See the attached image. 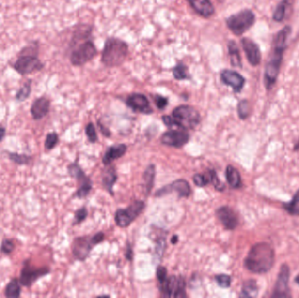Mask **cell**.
Returning <instances> with one entry per match:
<instances>
[{"mask_svg":"<svg viewBox=\"0 0 299 298\" xmlns=\"http://www.w3.org/2000/svg\"><path fill=\"white\" fill-rule=\"evenodd\" d=\"M291 32V27L286 26L273 40V52L271 57L265 67L264 72V83L268 90L272 89L280 73L283 54L287 45V40Z\"/></svg>","mask_w":299,"mask_h":298,"instance_id":"1","label":"cell"},{"mask_svg":"<svg viewBox=\"0 0 299 298\" xmlns=\"http://www.w3.org/2000/svg\"><path fill=\"white\" fill-rule=\"evenodd\" d=\"M275 251L270 244L260 242L254 245L244 260V266L254 274H264L272 268Z\"/></svg>","mask_w":299,"mask_h":298,"instance_id":"2","label":"cell"},{"mask_svg":"<svg viewBox=\"0 0 299 298\" xmlns=\"http://www.w3.org/2000/svg\"><path fill=\"white\" fill-rule=\"evenodd\" d=\"M38 54V44L27 45L20 51L18 59L14 61L12 67L22 76L41 71L45 65L40 60Z\"/></svg>","mask_w":299,"mask_h":298,"instance_id":"3","label":"cell"},{"mask_svg":"<svg viewBox=\"0 0 299 298\" xmlns=\"http://www.w3.org/2000/svg\"><path fill=\"white\" fill-rule=\"evenodd\" d=\"M128 52V45L125 42L116 38H110L104 45L102 61L105 66L110 68L120 66L126 59Z\"/></svg>","mask_w":299,"mask_h":298,"instance_id":"4","label":"cell"},{"mask_svg":"<svg viewBox=\"0 0 299 298\" xmlns=\"http://www.w3.org/2000/svg\"><path fill=\"white\" fill-rule=\"evenodd\" d=\"M173 118L178 128L182 130L195 129L201 122V115L195 108L189 105H181L174 108Z\"/></svg>","mask_w":299,"mask_h":298,"instance_id":"5","label":"cell"},{"mask_svg":"<svg viewBox=\"0 0 299 298\" xmlns=\"http://www.w3.org/2000/svg\"><path fill=\"white\" fill-rule=\"evenodd\" d=\"M255 16L251 10L245 9L227 18L228 29L237 36L245 33L254 25Z\"/></svg>","mask_w":299,"mask_h":298,"instance_id":"6","label":"cell"},{"mask_svg":"<svg viewBox=\"0 0 299 298\" xmlns=\"http://www.w3.org/2000/svg\"><path fill=\"white\" fill-rule=\"evenodd\" d=\"M145 204L141 200H137L125 209H118L115 214L116 225L122 228L130 226L132 222L143 212Z\"/></svg>","mask_w":299,"mask_h":298,"instance_id":"7","label":"cell"},{"mask_svg":"<svg viewBox=\"0 0 299 298\" xmlns=\"http://www.w3.org/2000/svg\"><path fill=\"white\" fill-rule=\"evenodd\" d=\"M162 296L165 298H185L186 282L181 276H172L167 277L160 284Z\"/></svg>","mask_w":299,"mask_h":298,"instance_id":"8","label":"cell"},{"mask_svg":"<svg viewBox=\"0 0 299 298\" xmlns=\"http://www.w3.org/2000/svg\"><path fill=\"white\" fill-rule=\"evenodd\" d=\"M97 54V50L91 41L81 43L73 50L70 55V61L74 66H82L90 61Z\"/></svg>","mask_w":299,"mask_h":298,"instance_id":"9","label":"cell"},{"mask_svg":"<svg viewBox=\"0 0 299 298\" xmlns=\"http://www.w3.org/2000/svg\"><path fill=\"white\" fill-rule=\"evenodd\" d=\"M68 173L72 178L76 179V180L80 183V186L76 192V197L80 199L87 197L92 189V183L90 179L85 175L84 172L81 170V168L77 164H71L68 166Z\"/></svg>","mask_w":299,"mask_h":298,"instance_id":"10","label":"cell"},{"mask_svg":"<svg viewBox=\"0 0 299 298\" xmlns=\"http://www.w3.org/2000/svg\"><path fill=\"white\" fill-rule=\"evenodd\" d=\"M290 268L287 264H283L275 285L272 298H289L291 297L289 289Z\"/></svg>","mask_w":299,"mask_h":298,"instance_id":"11","label":"cell"},{"mask_svg":"<svg viewBox=\"0 0 299 298\" xmlns=\"http://www.w3.org/2000/svg\"><path fill=\"white\" fill-rule=\"evenodd\" d=\"M94 246L95 245L93 242L92 237H77L72 244V252L77 260L83 261L89 256L90 251Z\"/></svg>","mask_w":299,"mask_h":298,"instance_id":"12","label":"cell"},{"mask_svg":"<svg viewBox=\"0 0 299 298\" xmlns=\"http://www.w3.org/2000/svg\"><path fill=\"white\" fill-rule=\"evenodd\" d=\"M190 139V135L187 131H169L164 133L161 136L160 141L163 145L180 148L187 145Z\"/></svg>","mask_w":299,"mask_h":298,"instance_id":"13","label":"cell"},{"mask_svg":"<svg viewBox=\"0 0 299 298\" xmlns=\"http://www.w3.org/2000/svg\"><path fill=\"white\" fill-rule=\"evenodd\" d=\"M172 191H174L179 195V198H188L192 194L191 186L188 181L185 179H177L171 185H165L156 193L157 197H162L168 194Z\"/></svg>","mask_w":299,"mask_h":298,"instance_id":"14","label":"cell"},{"mask_svg":"<svg viewBox=\"0 0 299 298\" xmlns=\"http://www.w3.org/2000/svg\"><path fill=\"white\" fill-rule=\"evenodd\" d=\"M49 273L48 268H34L26 264L20 273L19 282L25 287H30L40 277Z\"/></svg>","mask_w":299,"mask_h":298,"instance_id":"15","label":"cell"},{"mask_svg":"<svg viewBox=\"0 0 299 298\" xmlns=\"http://www.w3.org/2000/svg\"><path fill=\"white\" fill-rule=\"evenodd\" d=\"M216 215L224 227L228 230L236 229L239 224V219L236 213L232 208L227 206L218 208L216 211Z\"/></svg>","mask_w":299,"mask_h":298,"instance_id":"16","label":"cell"},{"mask_svg":"<svg viewBox=\"0 0 299 298\" xmlns=\"http://www.w3.org/2000/svg\"><path fill=\"white\" fill-rule=\"evenodd\" d=\"M220 79L224 84L231 87L236 93H240L245 84L244 77L232 70H223L220 73Z\"/></svg>","mask_w":299,"mask_h":298,"instance_id":"17","label":"cell"},{"mask_svg":"<svg viewBox=\"0 0 299 298\" xmlns=\"http://www.w3.org/2000/svg\"><path fill=\"white\" fill-rule=\"evenodd\" d=\"M241 45L244 50L247 60H249L250 65L253 67H256L261 63V52L259 46L248 38H243L241 40Z\"/></svg>","mask_w":299,"mask_h":298,"instance_id":"18","label":"cell"},{"mask_svg":"<svg viewBox=\"0 0 299 298\" xmlns=\"http://www.w3.org/2000/svg\"><path fill=\"white\" fill-rule=\"evenodd\" d=\"M126 104L137 112L143 114L152 113V108H151L149 100L145 95L142 94H133L130 95L127 98Z\"/></svg>","mask_w":299,"mask_h":298,"instance_id":"19","label":"cell"},{"mask_svg":"<svg viewBox=\"0 0 299 298\" xmlns=\"http://www.w3.org/2000/svg\"><path fill=\"white\" fill-rule=\"evenodd\" d=\"M50 110V101L45 96H41L37 98L31 104V111L32 118L38 121L45 118Z\"/></svg>","mask_w":299,"mask_h":298,"instance_id":"20","label":"cell"},{"mask_svg":"<svg viewBox=\"0 0 299 298\" xmlns=\"http://www.w3.org/2000/svg\"><path fill=\"white\" fill-rule=\"evenodd\" d=\"M192 9L204 18H210L215 14V7L210 0H188Z\"/></svg>","mask_w":299,"mask_h":298,"instance_id":"21","label":"cell"},{"mask_svg":"<svg viewBox=\"0 0 299 298\" xmlns=\"http://www.w3.org/2000/svg\"><path fill=\"white\" fill-rule=\"evenodd\" d=\"M127 150V146L124 144L112 145L108 148L103 156V162L105 165L110 164L113 161L120 158L125 155Z\"/></svg>","mask_w":299,"mask_h":298,"instance_id":"22","label":"cell"},{"mask_svg":"<svg viewBox=\"0 0 299 298\" xmlns=\"http://www.w3.org/2000/svg\"><path fill=\"white\" fill-rule=\"evenodd\" d=\"M226 178L228 185L234 189L241 187V178L240 172L232 165H228V167L226 168Z\"/></svg>","mask_w":299,"mask_h":298,"instance_id":"23","label":"cell"},{"mask_svg":"<svg viewBox=\"0 0 299 298\" xmlns=\"http://www.w3.org/2000/svg\"><path fill=\"white\" fill-rule=\"evenodd\" d=\"M117 179L116 169L114 167H109L104 172L103 176V184L108 192L110 194H113V186Z\"/></svg>","mask_w":299,"mask_h":298,"instance_id":"24","label":"cell"},{"mask_svg":"<svg viewBox=\"0 0 299 298\" xmlns=\"http://www.w3.org/2000/svg\"><path fill=\"white\" fill-rule=\"evenodd\" d=\"M228 54L230 56V62L233 67L241 68V58L239 47L234 41H230L228 44Z\"/></svg>","mask_w":299,"mask_h":298,"instance_id":"25","label":"cell"},{"mask_svg":"<svg viewBox=\"0 0 299 298\" xmlns=\"http://www.w3.org/2000/svg\"><path fill=\"white\" fill-rule=\"evenodd\" d=\"M21 294V283L20 282L14 278L10 281L7 286L5 287V295L6 298H17L20 297Z\"/></svg>","mask_w":299,"mask_h":298,"instance_id":"26","label":"cell"},{"mask_svg":"<svg viewBox=\"0 0 299 298\" xmlns=\"http://www.w3.org/2000/svg\"><path fill=\"white\" fill-rule=\"evenodd\" d=\"M258 294V287L256 282L254 280L246 281L242 285L241 293L240 296L241 298H254Z\"/></svg>","mask_w":299,"mask_h":298,"instance_id":"27","label":"cell"},{"mask_svg":"<svg viewBox=\"0 0 299 298\" xmlns=\"http://www.w3.org/2000/svg\"><path fill=\"white\" fill-rule=\"evenodd\" d=\"M155 174H156V170H155V166L153 164L149 165L143 173V181H144V185H145L146 192L148 194L151 193L153 185H154Z\"/></svg>","mask_w":299,"mask_h":298,"instance_id":"28","label":"cell"},{"mask_svg":"<svg viewBox=\"0 0 299 298\" xmlns=\"http://www.w3.org/2000/svg\"><path fill=\"white\" fill-rule=\"evenodd\" d=\"M31 93V80L29 79L27 80L22 86L20 87L18 89V90L16 93L15 95V99L17 100L18 102H25L26 100L30 96Z\"/></svg>","mask_w":299,"mask_h":298,"instance_id":"29","label":"cell"},{"mask_svg":"<svg viewBox=\"0 0 299 298\" xmlns=\"http://www.w3.org/2000/svg\"><path fill=\"white\" fill-rule=\"evenodd\" d=\"M283 208L291 215H299V189L290 202L283 204Z\"/></svg>","mask_w":299,"mask_h":298,"instance_id":"30","label":"cell"},{"mask_svg":"<svg viewBox=\"0 0 299 298\" xmlns=\"http://www.w3.org/2000/svg\"><path fill=\"white\" fill-rule=\"evenodd\" d=\"M237 111L239 118L244 120L250 117V106L249 102L247 100H242L237 106Z\"/></svg>","mask_w":299,"mask_h":298,"instance_id":"31","label":"cell"},{"mask_svg":"<svg viewBox=\"0 0 299 298\" xmlns=\"http://www.w3.org/2000/svg\"><path fill=\"white\" fill-rule=\"evenodd\" d=\"M173 74L176 80H186L189 78L188 68L183 64H178L173 70Z\"/></svg>","mask_w":299,"mask_h":298,"instance_id":"32","label":"cell"},{"mask_svg":"<svg viewBox=\"0 0 299 298\" xmlns=\"http://www.w3.org/2000/svg\"><path fill=\"white\" fill-rule=\"evenodd\" d=\"M59 143V135L56 132H50L47 136L45 140V148L47 150H51Z\"/></svg>","mask_w":299,"mask_h":298,"instance_id":"33","label":"cell"},{"mask_svg":"<svg viewBox=\"0 0 299 298\" xmlns=\"http://www.w3.org/2000/svg\"><path fill=\"white\" fill-rule=\"evenodd\" d=\"M208 174H209L210 183L214 185L215 190H217L219 192L224 191L225 190V185H224V183L220 180V179L217 176V173H216L215 170H210Z\"/></svg>","mask_w":299,"mask_h":298,"instance_id":"34","label":"cell"},{"mask_svg":"<svg viewBox=\"0 0 299 298\" xmlns=\"http://www.w3.org/2000/svg\"><path fill=\"white\" fill-rule=\"evenodd\" d=\"M8 155H9L10 159L18 164H27L31 160L30 156H27L25 154L8 153Z\"/></svg>","mask_w":299,"mask_h":298,"instance_id":"35","label":"cell"},{"mask_svg":"<svg viewBox=\"0 0 299 298\" xmlns=\"http://www.w3.org/2000/svg\"><path fill=\"white\" fill-rule=\"evenodd\" d=\"M193 183L199 186V187H204L205 185L210 184L209 174H201V173H196L193 175L192 178Z\"/></svg>","mask_w":299,"mask_h":298,"instance_id":"36","label":"cell"},{"mask_svg":"<svg viewBox=\"0 0 299 298\" xmlns=\"http://www.w3.org/2000/svg\"><path fill=\"white\" fill-rule=\"evenodd\" d=\"M286 5H287L286 1H283L279 5H277V9H276L275 13H274V15H273V19L275 21L280 22L284 18V17H285Z\"/></svg>","mask_w":299,"mask_h":298,"instance_id":"37","label":"cell"},{"mask_svg":"<svg viewBox=\"0 0 299 298\" xmlns=\"http://www.w3.org/2000/svg\"><path fill=\"white\" fill-rule=\"evenodd\" d=\"M215 281H216L217 284L219 285L220 287L226 289V288H229L230 287L232 279L228 275L220 274V275H217V276H215Z\"/></svg>","mask_w":299,"mask_h":298,"instance_id":"38","label":"cell"},{"mask_svg":"<svg viewBox=\"0 0 299 298\" xmlns=\"http://www.w3.org/2000/svg\"><path fill=\"white\" fill-rule=\"evenodd\" d=\"M86 131V135L89 138V141L90 143H95L97 141V133L95 131V128H94V124L90 122L85 129Z\"/></svg>","mask_w":299,"mask_h":298,"instance_id":"39","label":"cell"},{"mask_svg":"<svg viewBox=\"0 0 299 298\" xmlns=\"http://www.w3.org/2000/svg\"><path fill=\"white\" fill-rule=\"evenodd\" d=\"M14 245L13 239H5L1 244V252L5 254H10L14 250Z\"/></svg>","mask_w":299,"mask_h":298,"instance_id":"40","label":"cell"},{"mask_svg":"<svg viewBox=\"0 0 299 298\" xmlns=\"http://www.w3.org/2000/svg\"><path fill=\"white\" fill-rule=\"evenodd\" d=\"M88 216V210L85 208H80L76 211L75 213V220H74V225L80 224L82 222H84L85 219Z\"/></svg>","mask_w":299,"mask_h":298,"instance_id":"41","label":"cell"},{"mask_svg":"<svg viewBox=\"0 0 299 298\" xmlns=\"http://www.w3.org/2000/svg\"><path fill=\"white\" fill-rule=\"evenodd\" d=\"M157 278L159 282V283H162L167 278V270L165 267L158 266L157 268L156 272Z\"/></svg>","mask_w":299,"mask_h":298,"instance_id":"42","label":"cell"},{"mask_svg":"<svg viewBox=\"0 0 299 298\" xmlns=\"http://www.w3.org/2000/svg\"><path fill=\"white\" fill-rule=\"evenodd\" d=\"M155 103H156L157 107L159 109H164L168 104V100L165 97L160 96V95H157L155 97Z\"/></svg>","mask_w":299,"mask_h":298,"instance_id":"43","label":"cell"},{"mask_svg":"<svg viewBox=\"0 0 299 298\" xmlns=\"http://www.w3.org/2000/svg\"><path fill=\"white\" fill-rule=\"evenodd\" d=\"M162 121L164 122V123H165L166 126L178 127L177 123L175 122L174 118H173V117H169V116H164V117L162 118Z\"/></svg>","mask_w":299,"mask_h":298,"instance_id":"44","label":"cell"},{"mask_svg":"<svg viewBox=\"0 0 299 298\" xmlns=\"http://www.w3.org/2000/svg\"><path fill=\"white\" fill-rule=\"evenodd\" d=\"M92 239H93V242H94V245L101 243L103 239H104V234L102 233V232L97 233L96 235H94V236L92 237Z\"/></svg>","mask_w":299,"mask_h":298,"instance_id":"45","label":"cell"},{"mask_svg":"<svg viewBox=\"0 0 299 298\" xmlns=\"http://www.w3.org/2000/svg\"><path fill=\"white\" fill-rule=\"evenodd\" d=\"M98 125L99 127H100V129H101V131L103 132V135H105V136H110V132L109 131L108 129H106L105 127L103 126L102 123H100V122H99Z\"/></svg>","mask_w":299,"mask_h":298,"instance_id":"46","label":"cell"},{"mask_svg":"<svg viewBox=\"0 0 299 298\" xmlns=\"http://www.w3.org/2000/svg\"><path fill=\"white\" fill-rule=\"evenodd\" d=\"M132 256H133L132 249H130V247H129V248L127 249V252H126V258L130 261V260L132 259Z\"/></svg>","mask_w":299,"mask_h":298,"instance_id":"47","label":"cell"},{"mask_svg":"<svg viewBox=\"0 0 299 298\" xmlns=\"http://www.w3.org/2000/svg\"><path fill=\"white\" fill-rule=\"evenodd\" d=\"M5 135V128H0V142L4 139Z\"/></svg>","mask_w":299,"mask_h":298,"instance_id":"48","label":"cell"},{"mask_svg":"<svg viewBox=\"0 0 299 298\" xmlns=\"http://www.w3.org/2000/svg\"><path fill=\"white\" fill-rule=\"evenodd\" d=\"M171 240H172V243L176 244L178 242V240H179V237L177 235H173Z\"/></svg>","mask_w":299,"mask_h":298,"instance_id":"49","label":"cell"},{"mask_svg":"<svg viewBox=\"0 0 299 298\" xmlns=\"http://www.w3.org/2000/svg\"><path fill=\"white\" fill-rule=\"evenodd\" d=\"M295 282H296V283H297L299 285V275H298V276H297V277H296V279H295Z\"/></svg>","mask_w":299,"mask_h":298,"instance_id":"50","label":"cell"},{"mask_svg":"<svg viewBox=\"0 0 299 298\" xmlns=\"http://www.w3.org/2000/svg\"><path fill=\"white\" fill-rule=\"evenodd\" d=\"M0 211H1V208H0Z\"/></svg>","mask_w":299,"mask_h":298,"instance_id":"51","label":"cell"}]
</instances>
